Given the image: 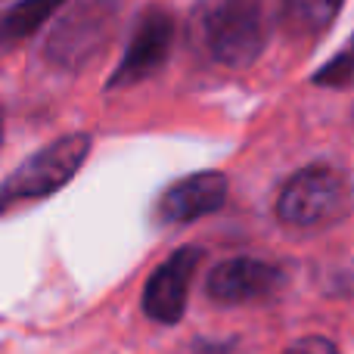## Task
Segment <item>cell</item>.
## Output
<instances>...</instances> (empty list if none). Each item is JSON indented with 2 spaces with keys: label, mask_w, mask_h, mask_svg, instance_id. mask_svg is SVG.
Returning a JSON list of instances; mask_svg holds the SVG:
<instances>
[{
  "label": "cell",
  "mask_w": 354,
  "mask_h": 354,
  "mask_svg": "<svg viewBox=\"0 0 354 354\" xmlns=\"http://www.w3.org/2000/svg\"><path fill=\"white\" fill-rule=\"evenodd\" d=\"M196 28L208 56L224 68H249L270 35L264 0H199Z\"/></svg>",
  "instance_id": "1"
},
{
  "label": "cell",
  "mask_w": 354,
  "mask_h": 354,
  "mask_svg": "<svg viewBox=\"0 0 354 354\" xmlns=\"http://www.w3.org/2000/svg\"><path fill=\"white\" fill-rule=\"evenodd\" d=\"M87 153H91V137L87 134H66L59 140L47 143L44 149H37L0 187V214L16 205H25V202L47 199L56 189H62L84 165Z\"/></svg>",
  "instance_id": "2"
},
{
  "label": "cell",
  "mask_w": 354,
  "mask_h": 354,
  "mask_svg": "<svg viewBox=\"0 0 354 354\" xmlns=\"http://www.w3.org/2000/svg\"><path fill=\"white\" fill-rule=\"evenodd\" d=\"M351 205V187L342 171L330 165H308L295 171L280 189L277 218L286 227H326L345 218Z\"/></svg>",
  "instance_id": "3"
},
{
  "label": "cell",
  "mask_w": 354,
  "mask_h": 354,
  "mask_svg": "<svg viewBox=\"0 0 354 354\" xmlns=\"http://www.w3.org/2000/svg\"><path fill=\"white\" fill-rule=\"evenodd\" d=\"M112 28H115V3L112 0H84L56 22L44 53L59 68H81L106 47Z\"/></svg>",
  "instance_id": "4"
},
{
  "label": "cell",
  "mask_w": 354,
  "mask_h": 354,
  "mask_svg": "<svg viewBox=\"0 0 354 354\" xmlns=\"http://www.w3.org/2000/svg\"><path fill=\"white\" fill-rule=\"evenodd\" d=\"M177 37V22L174 16L162 3H149L147 10L137 16L134 35H131L124 56L118 62V68L109 78V91H122V87L143 84L147 78H153L156 72H162L174 50Z\"/></svg>",
  "instance_id": "5"
},
{
  "label": "cell",
  "mask_w": 354,
  "mask_h": 354,
  "mask_svg": "<svg viewBox=\"0 0 354 354\" xmlns=\"http://www.w3.org/2000/svg\"><path fill=\"white\" fill-rule=\"evenodd\" d=\"M283 286H286V274L274 264L258 258H230L208 274L205 295L218 305H252V301L274 299Z\"/></svg>",
  "instance_id": "6"
},
{
  "label": "cell",
  "mask_w": 354,
  "mask_h": 354,
  "mask_svg": "<svg viewBox=\"0 0 354 354\" xmlns=\"http://www.w3.org/2000/svg\"><path fill=\"white\" fill-rule=\"evenodd\" d=\"M199 261H202V249L183 245L153 270V277L143 286V311H147L149 320L165 326L180 324L183 311H187L189 283H193L196 270H199Z\"/></svg>",
  "instance_id": "7"
},
{
  "label": "cell",
  "mask_w": 354,
  "mask_h": 354,
  "mask_svg": "<svg viewBox=\"0 0 354 354\" xmlns=\"http://www.w3.org/2000/svg\"><path fill=\"white\" fill-rule=\"evenodd\" d=\"M227 199V177L221 171H199L171 183L156 202V221L162 224H189L218 212Z\"/></svg>",
  "instance_id": "8"
},
{
  "label": "cell",
  "mask_w": 354,
  "mask_h": 354,
  "mask_svg": "<svg viewBox=\"0 0 354 354\" xmlns=\"http://www.w3.org/2000/svg\"><path fill=\"white\" fill-rule=\"evenodd\" d=\"M342 0H280V19L289 35L317 37L333 25Z\"/></svg>",
  "instance_id": "9"
},
{
  "label": "cell",
  "mask_w": 354,
  "mask_h": 354,
  "mask_svg": "<svg viewBox=\"0 0 354 354\" xmlns=\"http://www.w3.org/2000/svg\"><path fill=\"white\" fill-rule=\"evenodd\" d=\"M62 3H66V0H22V3H16L0 19V41L19 44V41H25V37H31Z\"/></svg>",
  "instance_id": "10"
},
{
  "label": "cell",
  "mask_w": 354,
  "mask_h": 354,
  "mask_svg": "<svg viewBox=\"0 0 354 354\" xmlns=\"http://www.w3.org/2000/svg\"><path fill=\"white\" fill-rule=\"evenodd\" d=\"M311 81L317 87H351L354 84V37L326 66H320L317 72H314Z\"/></svg>",
  "instance_id": "11"
},
{
  "label": "cell",
  "mask_w": 354,
  "mask_h": 354,
  "mask_svg": "<svg viewBox=\"0 0 354 354\" xmlns=\"http://www.w3.org/2000/svg\"><path fill=\"white\" fill-rule=\"evenodd\" d=\"M280 354H339V348L324 336H305V339L292 342L286 351H280Z\"/></svg>",
  "instance_id": "12"
},
{
  "label": "cell",
  "mask_w": 354,
  "mask_h": 354,
  "mask_svg": "<svg viewBox=\"0 0 354 354\" xmlns=\"http://www.w3.org/2000/svg\"><path fill=\"white\" fill-rule=\"evenodd\" d=\"M0 140H3V112H0Z\"/></svg>",
  "instance_id": "13"
}]
</instances>
